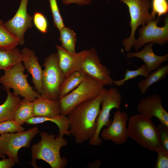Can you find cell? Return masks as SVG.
<instances>
[{
	"instance_id": "obj_25",
	"label": "cell",
	"mask_w": 168,
	"mask_h": 168,
	"mask_svg": "<svg viewBox=\"0 0 168 168\" xmlns=\"http://www.w3.org/2000/svg\"><path fill=\"white\" fill-rule=\"evenodd\" d=\"M33 112V102L23 98L16 110L14 119L21 125L26 120L34 117Z\"/></svg>"
},
{
	"instance_id": "obj_33",
	"label": "cell",
	"mask_w": 168,
	"mask_h": 168,
	"mask_svg": "<svg viewBox=\"0 0 168 168\" xmlns=\"http://www.w3.org/2000/svg\"><path fill=\"white\" fill-rule=\"evenodd\" d=\"M162 147L168 151V127L160 123L157 126Z\"/></svg>"
},
{
	"instance_id": "obj_23",
	"label": "cell",
	"mask_w": 168,
	"mask_h": 168,
	"mask_svg": "<svg viewBox=\"0 0 168 168\" xmlns=\"http://www.w3.org/2000/svg\"><path fill=\"white\" fill-rule=\"evenodd\" d=\"M168 74V64L160 67L155 71L150 73L145 79L140 81L138 84L141 93L145 94L150 86L164 79Z\"/></svg>"
},
{
	"instance_id": "obj_31",
	"label": "cell",
	"mask_w": 168,
	"mask_h": 168,
	"mask_svg": "<svg viewBox=\"0 0 168 168\" xmlns=\"http://www.w3.org/2000/svg\"><path fill=\"white\" fill-rule=\"evenodd\" d=\"M33 23L36 28L43 34L48 31V23L45 16L42 13L35 12L33 17Z\"/></svg>"
},
{
	"instance_id": "obj_16",
	"label": "cell",
	"mask_w": 168,
	"mask_h": 168,
	"mask_svg": "<svg viewBox=\"0 0 168 168\" xmlns=\"http://www.w3.org/2000/svg\"><path fill=\"white\" fill-rule=\"evenodd\" d=\"M22 62L27 72L31 75L34 88L41 95L43 92L42 79L43 70L34 52L27 48L21 51Z\"/></svg>"
},
{
	"instance_id": "obj_21",
	"label": "cell",
	"mask_w": 168,
	"mask_h": 168,
	"mask_svg": "<svg viewBox=\"0 0 168 168\" xmlns=\"http://www.w3.org/2000/svg\"><path fill=\"white\" fill-rule=\"evenodd\" d=\"M86 75L83 71L79 70L65 77L60 87L59 98L67 95L77 87L84 80Z\"/></svg>"
},
{
	"instance_id": "obj_35",
	"label": "cell",
	"mask_w": 168,
	"mask_h": 168,
	"mask_svg": "<svg viewBox=\"0 0 168 168\" xmlns=\"http://www.w3.org/2000/svg\"><path fill=\"white\" fill-rule=\"evenodd\" d=\"M15 162L11 159L3 158L0 161V168H11L15 164Z\"/></svg>"
},
{
	"instance_id": "obj_7",
	"label": "cell",
	"mask_w": 168,
	"mask_h": 168,
	"mask_svg": "<svg viewBox=\"0 0 168 168\" xmlns=\"http://www.w3.org/2000/svg\"><path fill=\"white\" fill-rule=\"evenodd\" d=\"M128 7L130 18L129 25L131 32L128 38H124L122 43L125 50L130 51L134 46L136 39L135 33L140 25H145L151 20L155 19L149 12L151 7L149 0H119Z\"/></svg>"
},
{
	"instance_id": "obj_12",
	"label": "cell",
	"mask_w": 168,
	"mask_h": 168,
	"mask_svg": "<svg viewBox=\"0 0 168 168\" xmlns=\"http://www.w3.org/2000/svg\"><path fill=\"white\" fill-rule=\"evenodd\" d=\"M128 114L118 110L114 114L113 119L108 127L104 128L100 133L101 138L106 141H111L117 145H122L128 140L126 123Z\"/></svg>"
},
{
	"instance_id": "obj_11",
	"label": "cell",
	"mask_w": 168,
	"mask_h": 168,
	"mask_svg": "<svg viewBox=\"0 0 168 168\" xmlns=\"http://www.w3.org/2000/svg\"><path fill=\"white\" fill-rule=\"evenodd\" d=\"M82 70L105 86L113 84L114 81L111 77L110 71L101 63L94 47L87 50Z\"/></svg>"
},
{
	"instance_id": "obj_24",
	"label": "cell",
	"mask_w": 168,
	"mask_h": 168,
	"mask_svg": "<svg viewBox=\"0 0 168 168\" xmlns=\"http://www.w3.org/2000/svg\"><path fill=\"white\" fill-rule=\"evenodd\" d=\"M19 44V40L0 19V49H10Z\"/></svg>"
},
{
	"instance_id": "obj_20",
	"label": "cell",
	"mask_w": 168,
	"mask_h": 168,
	"mask_svg": "<svg viewBox=\"0 0 168 168\" xmlns=\"http://www.w3.org/2000/svg\"><path fill=\"white\" fill-rule=\"evenodd\" d=\"M50 121L54 123L59 129L58 136L63 137L65 135H70L69 132V126L67 116L61 114L53 118H47L42 117H34L26 121L27 124H35L41 123L46 121Z\"/></svg>"
},
{
	"instance_id": "obj_10",
	"label": "cell",
	"mask_w": 168,
	"mask_h": 168,
	"mask_svg": "<svg viewBox=\"0 0 168 168\" xmlns=\"http://www.w3.org/2000/svg\"><path fill=\"white\" fill-rule=\"evenodd\" d=\"M161 19V17L157 16L156 19L151 20L139 28V35L138 39L136 40L133 46L136 51H138L143 46L149 43L162 45L168 42L167 14L166 15L164 19V26L160 27L157 25Z\"/></svg>"
},
{
	"instance_id": "obj_26",
	"label": "cell",
	"mask_w": 168,
	"mask_h": 168,
	"mask_svg": "<svg viewBox=\"0 0 168 168\" xmlns=\"http://www.w3.org/2000/svg\"><path fill=\"white\" fill-rule=\"evenodd\" d=\"M59 31V40L61 42V46L69 52L75 53V44L77 41L75 33L70 28L65 27Z\"/></svg>"
},
{
	"instance_id": "obj_8",
	"label": "cell",
	"mask_w": 168,
	"mask_h": 168,
	"mask_svg": "<svg viewBox=\"0 0 168 168\" xmlns=\"http://www.w3.org/2000/svg\"><path fill=\"white\" fill-rule=\"evenodd\" d=\"M36 126L28 130L16 133H8L0 136V158H5V154L15 163L20 164L18 152L22 147L28 148L33 138L39 133Z\"/></svg>"
},
{
	"instance_id": "obj_6",
	"label": "cell",
	"mask_w": 168,
	"mask_h": 168,
	"mask_svg": "<svg viewBox=\"0 0 168 168\" xmlns=\"http://www.w3.org/2000/svg\"><path fill=\"white\" fill-rule=\"evenodd\" d=\"M43 65L41 96L48 99L59 100L60 89L65 77L59 64L57 53L51 54L45 59Z\"/></svg>"
},
{
	"instance_id": "obj_5",
	"label": "cell",
	"mask_w": 168,
	"mask_h": 168,
	"mask_svg": "<svg viewBox=\"0 0 168 168\" xmlns=\"http://www.w3.org/2000/svg\"><path fill=\"white\" fill-rule=\"evenodd\" d=\"M25 69L21 62L17 63L12 68L4 70V75L0 77V82L5 90L12 88L14 95L33 102L41 95L29 85L28 75L24 73Z\"/></svg>"
},
{
	"instance_id": "obj_3",
	"label": "cell",
	"mask_w": 168,
	"mask_h": 168,
	"mask_svg": "<svg viewBox=\"0 0 168 168\" xmlns=\"http://www.w3.org/2000/svg\"><path fill=\"white\" fill-rule=\"evenodd\" d=\"M128 137L145 149L155 152L162 148L159 131L151 119L141 114L131 116L127 127Z\"/></svg>"
},
{
	"instance_id": "obj_19",
	"label": "cell",
	"mask_w": 168,
	"mask_h": 168,
	"mask_svg": "<svg viewBox=\"0 0 168 168\" xmlns=\"http://www.w3.org/2000/svg\"><path fill=\"white\" fill-rule=\"evenodd\" d=\"M7 96L6 100L0 105V123L13 120L16 110L21 100L20 96H16L10 89H6Z\"/></svg>"
},
{
	"instance_id": "obj_28",
	"label": "cell",
	"mask_w": 168,
	"mask_h": 168,
	"mask_svg": "<svg viewBox=\"0 0 168 168\" xmlns=\"http://www.w3.org/2000/svg\"><path fill=\"white\" fill-rule=\"evenodd\" d=\"M151 7L152 10L151 14L155 18L156 15L160 16L167 14L168 2L167 0H152Z\"/></svg>"
},
{
	"instance_id": "obj_4",
	"label": "cell",
	"mask_w": 168,
	"mask_h": 168,
	"mask_svg": "<svg viewBox=\"0 0 168 168\" xmlns=\"http://www.w3.org/2000/svg\"><path fill=\"white\" fill-rule=\"evenodd\" d=\"M104 86L100 82L86 74L84 80L77 87L67 95L59 98L61 114L67 116L76 106L97 98L106 89Z\"/></svg>"
},
{
	"instance_id": "obj_9",
	"label": "cell",
	"mask_w": 168,
	"mask_h": 168,
	"mask_svg": "<svg viewBox=\"0 0 168 168\" xmlns=\"http://www.w3.org/2000/svg\"><path fill=\"white\" fill-rule=\"evenodd\" d=\"M122 96L116 88L110 87L106 89L101 101V109L96 119V128L92 138L89 140V144L97 146L101 144L102 139L99 135L104 126L107 127L111 123L110 119L111 111L114 108L120 109Z\"/></svg>"
},
{
	"instance_id": "obj_34",
	"label": "cell",
	"mask_w": 168,
	"mask_h": 168,
	"mask_svg": "<svg viewBox=\"0 0 168 168\" xmlns=\"http://www.w3.org/2000/svg\"><path fill=\"white\" fill-rule=\"evenodd\" d=\"M62 1L65 5L75 3L79 6H82L89 4L92 0H62Z\"/></svg>"
},
{
	"instance_id": "obj_37",
	"label": "cell",
	"mask_w": 168,
	"mask_h": 168,
	"mask_svg": "<svg viewBox=\"0 0 168 168\" xmlns=\"http://www.w3.org/2000/svg\"><path fill=\"white\" fill-rule=\"evenodd\" d=\"M1 88V87H0V88Z\"/></svg>"
},
{
	"instance_id": "obj_13",
	"label": "cell",
	"mask_w": 168,
	"mask_h": 168,
	"mask_svg": "<svg viewBox=\"0 0 168 168\" xmlns=\"http://www.w3.org/2000/svg\"><path fill=\"white\" fill-rule=\"evenodd\" d=\"M28 0H21L15 14L12 18L4 23L9 30L19 40L20 45L23 44L25 42L26 32L33 26V17L27 12Z\"/></svg>"
},
{
	"instance_id": "obj_22",
	"label": "cell",
	"mask_w": 168,
	"mask_h": 168,
	"mask_svg": "<svg viewBox=\"0 0 168 168\" xmlns=\"http://www.w3.org/2000/svg\"><path fill=\"white\" fill-rule=\"evenodd\" d=\"M21 51L16 47L10 49H0V70L8 69L22 62Z\"/></svg>"
},
{
	"instance_id": "obj_36",
	"label": "cell",
	"mask_w": 168,
	"mask_h": 168,
	"mask_svg": "<svg viewBox=\"0 0 168 168\" xmlns=\"http://www.w3.org/2000/svg\"><path fill=\"white\" fill-rule=\"evenodd\" d=\"M109 0H107V2Z\"/></svg>"
},
{
	"instance_id": "obj_14",
	"label": "cell",
	"mask_w": 168,
	"mask_h": 168,
	"mask_svg": "<svg viewBox=\"0 0 168 168\" xmlns=\"http://www.w3.org/2000/svg\"><path fill=\"white\" fill-rule=\"evenodd\" d=\"M137 110L139 114L149 118H156L161 124L168 127V113L162 106L161 98L158 95L154 94L142 99Z\"/></svg>"
},
{
	"instance_id": "obj_17",
	"label": "cell",
	"mask_w": 168,
	"mask_h": 168,
	"mask_svg": "<svg viewBox=\"0 0 168 168\" xmlns=\"http://www.w3.org/2000/svg\"><path fill=\"white\" fill-rule=\"evenodd\" d=\"M153 44L152 42L149 43L140 51L135 53L128 52L126 55L128 58L136 57L142 60L149 74L160 67L162 63L168 60V54L163 56H158L155 54L152 49Z\"/></svg>"
},
{
	"instance_id": "obj_2",
	"label": "cell",
	"mask_w": 168,
	"mask_h": 168,
	"mask_svg": "<svg viewBox=\"0 0 168 168\" xmlns=\"http://www.w3.org/2000/svg\"><path fill=\"white\" fill-rule=\"evenodd\" d=\"M41 140L37 143L33 144L31 150V165L37 168L36 160H41L47 163L52 168H64L67 165L68 161L65 157L60 156L61 148L68 144L67 140L58 135L49 134L46 132L40 133Z\"/></svg>"
},
{
	"instance_id": "obj_15",
	"label": "cell",
	"mask_w": 168,
	"mask_h": 168,
	"mask_svg": "<svg viewBox=\"0 0 168 168\" xmlns=\"http://www.w3.org/2000/svg\"><path fill=\"white\" fill-rule=\"evenodd\" d=\"M59 67L65 77L76 71L82 70L87 50L71 53L61 46H56Z\"/></svg>"
},
{
	"instance_id": "obj_18",
	"label": "cell",
	"mask_w": 168,
	"mask_h": 168,
	"mask_svg": "<svg viewBox=\"0 0 168 168\" xmlns=\"http://www.w3.org/2000/svg\"><path fill=\"white\" fill-rule=\"evenodd\" d=\"M33 103L34 117L53 118L61 114L59 100H52L41 96Z\"/></svg>"
},
{
	"instance_id": "obj_30",
	"label": "cell",
	"mask_w": 168,
	"mask_h": 168,
	"mask_svg": "<svg viewBox=\"0 0 168 168\" xmlns=\"http://www.w3.org/2000/svg\"><path fill=\"white\" fill-rule=\"evenodd\" d=\"M55 26L60 31L65 26L59 12L57 0H49Z\"/></svg>"
},
{
	"instance_id": "obj_1",
	"label": "cell",
	"mask_w": 168,
	"mask_h": 168,
	"mask_svg": "<svg viewBox=\"0 0 168 168\" xmlns=\"http://www.w3.org/2000/svg\"><path fill=\"white\" fill-rule=\"evenodd\" d=\"M106 89L97 98L76 106L67 115L69 134L73 137L76 143H82L93 137L101 100Z\"/></svg>"
},
{
	"instance_id": "obj_27",
	"label": "cell",
	"mask_w": 168,
	"mask_h": 168,
	"mask_svg": "<svg viewBox=\"0 0 168 168\" xmlns=\"http://www.w3.org/2000/svg\"><path fill=\"white\" fill-rule=\"evenodd\" d=\"M148 74L149 73L147 71L146 66L145 64H144L136 70H126L124 74V78L120 80L114 81L113 84L116 86H120L123 85L126 82L129 80L139 76L146 77Z\"/></svg>"
},
{
	"instance_id": "obj_32",
	"label": "cell",
	"mask_w": 168,
	"mask_h": 168,
	"mask_svg": "<svg viewBox=\"0 0 168 168\" xmlns=\"http://www.w3.org/2000/svg\"><path fill=\"white\" fill-rule=\"evenodd\" d=\"M157 157L156 163V168H167L168 167V151L162 147L156 152Z\"/></svg>"
},
{
	"instance_id": "obj_29",
	"label": "cell",
	"mask_w": 168,
	"mask_h": 168,
	"mask_svg": "<svg viewBox=\"0 0 168 168\" xmlns=\"http://www.w3.org/2000/svg\"><path fill=\"white\" fill-rule=\"evenodd\" d=\"M25 128L14 119L9 120L0 123V134L23 132Z\"/></svg>"
}]
</instances>
